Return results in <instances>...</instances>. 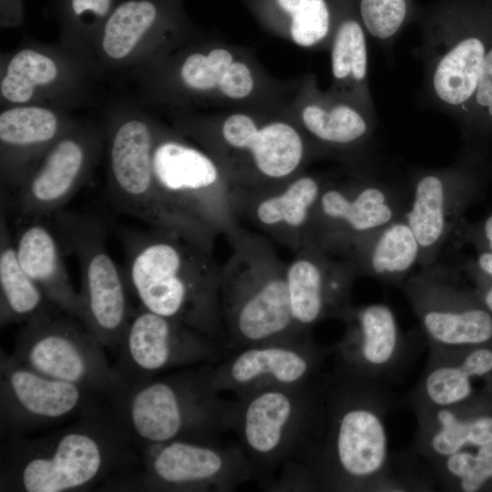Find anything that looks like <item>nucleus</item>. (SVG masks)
<instances>
[{"label": "nucleus", "instance_id": "nucleus-1", "mask_svg": "<svg viewBox=\"0 0 492 492\" xmlns=\"http://www.w3.org/2000/svg\"><path fill=\"white\" fill-rule=\"evenodd\" d=\"M401 406L391 386L332 366L325 392V426L312 456L276 482L274 492L393 491V455L385 420Z\"/></svg>", "mask_w": 492, "mask_h": 492}, {"label": "nucleus", "instance_id": "nucleus-2", "mask_svg": "<svg viewBox=\"0 0 492 492\" xmlns=\"http://www.w3.org/2000/svg\"><path fill=\"white\" fill-rule=\"evenodd\" d=\"M122 79L132 86L131 99L161 111L285 106L297 83L270 74L251 48L203 34Z\"/></svg>", "mask_w": 492, "mask_h": 492}, {"label": "nucleus", "instance_id": "nucleus-3", "mask_svg": "<svg viewBox=\"0 0 492 492\" xmlns=\"http://www.w3.org/2000/svg\"><path fill=\"white\" fill-rule=\"evenodd\" d=\"M287 105L163 113L213 158L232 190L260 191L284 184L320 159Z\"/></svg>", "mask_w": 492, "mask_h": 492}, {"label": "nucleus", "instance_id": "nucleus-4", "mask_svg": "<svg viewBox=\"0 0 492 492\" xmlns=\"http://www.w3.org/2000/svg\"><path fill=\"white\" fill-rule=\"evenodd\" d=\"M125 276L141 306L180 322L224 347L221 267L213 251L176 232L121 231Z\"/></svg>", "mask_w": 492, "mask_h": 492}, {"label": "nucleus", "instance_id": "nucleus-5", "mask_svg": "<svg viewBox=\"0 0 492 492\" xmlns=\"http://www.w3.org/2000/svg\"><path fill=\"white\" fill-rule=\"evenodd\" d=\"M1 460V491L85 490L130 460L116 416L87 411L78 424L41 439L15 436Z\"/></svg>", "mask_w": 492, "mask_h": 492}, {"label": "nucleus", "instance_id": "nucleus-6", "mask_svg": "<svg viewBox=\"0 0 492 492\" xmlns=\"http://www.w3.org/2000/svg\"><path fill=\"white\" fill-rule=\"evenodd\" d=\"M328 372L296 386L235 397L232 432L265 491L312 456L324 432Z\"/></svg>", "mask_w": 492, "mask_h": 492}, {"label": "nucleus", "instance_id": "nucleus-7", "mask_svg": "<svg viewBox=\"0 0 492 492\" xmlns=\"http://www.w3.org/2000/svg\"><path fill=\"white\" fill-rule=\"evenodd\" d=\"M227 238L231 254L220 282L225 352L312 335L294 321L287 265L272 241L241 224Z\"/></svg>", "mask_w": 492, "mask_h": 492}, {"label": "nucleus", "instance_id": "nucleus-8", "mask_svg": "<svg viewBox=\"0 0 492 492\" xmlns=\"http://www.w3.org/2000/svg\"><path fill=\"white\" fill-rule=\"evenodd\" d=\"M212 372L213 364H201L124 384L110 395L115 416L145 446L181 438H220L232 432L235 400L220 395Z\"/></svg>", "mask_w": 492, "mask_h": 492}, {"label": "nucleus", "instance_id": "nucleus-9", "mask_svg": "<svg viewBox=\"0 0 492 492\" xmlns=\"http://www.w3.org/2000/svg\"><path fill=\"white\" fill-rule=\"evenodd\" d=\"M153 172L161 203L173 231L213 251L220 235L239 225L231 187L213 158L161 121L154 149Z\"/></svg>", "mask_w": 492, "mask_h": 492}, {"label": "nucleus", "instance_id": "nucleus-10", "mask_svg": "<svg viewBox=\"0 0 492 492\" xmlns=\"http://www.w3.org/2000/svg\"><path fill=\"white\" fill-rule=\"evenodd\" d=\"M331 176L312 217L306 244L344 258L362 239L405 216L409 183L386 179L377 166Z\"/></svg>", "mask_w": 492, "mask_h": 492}, {"label": "nucleus", "instance_id": "nucleus-11", "mask_svg": "<svg viewBox=\"0 0 492 492\" xmlns=\"http://www.w3.org/2000/svg\"><path fill=\"white\" fill-rule=\"evenodd\" d=\"M146 108L131 98L110 101L103 108L108 189L120 211L152 228L173 231L153 172V149L161 120Z\"/></svg>", "mask_w": 492, "mask_h": 492}, {"label": "nucleus", "instance_id": "nucleus-12", "mask_svg": "<svg viewBox=\"0 0 492 492\" xmlns=\"http://www.w3.org/2000/svg\"><path fill=\"white\" fill-rule=\"evenodd\" d=\"M102 82L93 67L59 41L30 37L0 56V107L49 105L72 111L97 107Z\"/></svg>", "mask_w": 492, "mask_h": 492}, {"label": "nucleus", "instance_id": "nucleus-13", "mask_svg": "<svg viewBox=\"0 0 492 492\" xmlns=\"http://www.w3.org/2000/svg\"><path fill=\"white\" fill-rule=\"evenodd\" d=\"M201 34L182 0H123L98 32L90 63L102 81L122 78Z\"/></svg>", "mask_w": 492, "mask_h": 492}, {"label": "nucleus", "instance_id": "nucleus-14", "mask_svg": "<svg viewBox=\"0 0 492 492\" xmlns=\"http://www.w3.org/2000/svg\"><path fill=\"white\" fill-rule=\"evenodd\" d=\"M429 349L492 343V313L458 266L436 261L400 286Z\"/></svg>", "mask_w": 492, "mask_h": 492}, {"label": "nucleus", "instance_id": "nucleus-15", "mask_svg": "<svg viewBox=\"0 0 492 492\" xmlns=\"http://www.w3.org/2000/svg\"><path fill=\"white\" fill-rule=\"evenodd\" d=\"M55 217L80 266V321L102 346H118L130 321L128 282L108 251L105 226L88 215L59 210Z\"/></svg>", "mask_w": 492, "mask_h": 492}, {"label": "nucleus", "instance_id": "nucleus-16", "mask_svg": "<svg viewBox=\"0 0 492 492\" xmlns=\"http://www.w3.org/2000/svg\"><path fill=\"white\" fill-rule=\"evenodd\" d=\"M479 151L466 150L451 165L418 169L409 178L410 201L405 219L420 245L419 267L438 261L488 180Z\"/></svg>", "mask_w": 492, "mask_h": 492}, {"label": "nucleus", "instance_id": "nucleus-17", "mask_svg": "<svg viewBox=\"0 0 492 492\" xmlns=\"http://www.w3.org/2000/svg\"><path fill=\"white\" fill-rule=\"evenodd\" d=\"M287 109L320 159H337L347 169L376 166L375 111L321 89L313 74L297 78Z\"/></svg>", "mask_w": 492, "mask_h": 492}, {"label": "nucleus", "instance_id": "nucleus-18", "mask_svg": "<svg viewBox=\"0 0 492 492\" xmlns=\"http://www.w3.org/2000/svg\"><path fill=\"white\" fill-rule=\"evenodd\" d=\"M18 364L50 378L112 395L124 382L111 367L102 345L84 327L49 312L26 322L15 353Z\"/></svg>", "mask_w": 492, "mask_h": 492}, {"label": "nucleus", "instance_id": "nucleus-19", "mask_svg": "<svg viewBox=\"0 0 492 492\" xmlns=\"http://www.w3.org/2000/svg\"><path fill=\"white\" fill-rule=\"evenodd\" d=\"M341 321L344 331L333 344V366L389 386L405 377L425 340L419 328L405 333L384 303L353 305Z\"/></svg>", "mask_w": 492, "mask_h": 492}, {"label": "nucleus", "instance_id": "nucleus-20", "mask_svg": "<svg viewBox=\"0 0 492 492\" xmlns=\"http://www.w3.org/2000/svg\"><path fill=\"white\" fill-rule=\"evenodd\" d=\"M143 487L150 491L231 492L251 481L238 441L175 439L146 446Z\"/></svg>", "mask_w": 492, "mask_h": 492}, {"label": "nucleus", "instance_id": "nucleus-21", "mask_svg": "<svg viewBox=\"0 0 492 492\" xmlns=\"http://www.w3.org/2000/svg\"><path fill=\"white\" fill-rule=\"evenodd\" d=\"M491 34L475 24L447 20L428 27L422 40L425 96L459 123L476 93Z\"/></svg>", "mask_w": 492, "mask_h": 492}, {"label": "nucleus", "instance_id": "nucleus-22", "mask_svg": "<svg viewBox=\"0 0 492 492\" xmlns=\"http://www.w3.org/2000/svg\"><path fill=\"white\" fill-rule=\"evenodd\" d=\"M118 346L114 368L124 384L145 382L178 367L215 364L226 354L210 336L143 307L130 318Z\"/></svg>", "mask_w": 492, "mask_h": 492}, {"label": "nucleus", "instance_id": "nucleus-23", "mask_svg": "<svg viewBox=\"0 0 492 492\" xmlns=\"http://www.w3.org/2000/svg\"><path fill=\"white\" fill-rule=\"evenodd\" d=\"M333 345L316 343L313 336L254 344L228 352L213 364L212 380L221 392L236 398L315 381L328 371Z\"/></svg>", "mask_w": 492, "mask_h": 492}, {"label": "nucleus", "instance_id": "nucleus-24", "mask_svg": "<svg viewBox=\"0 0 492 492\" xmlns=\"http://www.w3.org/2000/svg\"><path fill=\"white\" fill-rule=\"evenodd\" d=\"M102 118H79L17 189L14 206L29 219L61 210L88 180L104 151Z\"/></svg>", "mask_w": 492, "mask_h": 492}, {"label": "nucleus", "instance_id": "nucleus-25", "mask_svg": "<svg viewBox=\"0 0 492 492\" xmlns=\"http://www.w3.org/2000/svg\"><path fill=\"white\" fill-rule=\"evenodd\" d=\"M331 175L309 172L265 190L231 189L234 214L260 234L296 252L307 243L314 208Z\"/></svg>", "mask_w": 492, "mask_h": 492}, {"label": "nucleus", "instance_id": "nucleus-26", "mask_svg": "<svg viewBox=\"0 0 492 492\" xmlns=\"http://www.w3.org/2000/svg\"><path fill=\"white\" fill-rule=\"evenodd\" d=\"M286 276L292 316L303 332L312 333L327 319L341 321L353 306L352 290L359 275L346 258L305 244L287 265Z\"/></svg>", "mask_w": 492, "mask_h": 492}, {"label": "nucleus", "instance_id": "nucleus-27", "mask_svg": "<svg viewBox=\"0 0 492 492\" xmlns=\"http://www.w3.org/2000/svg\"><path fill=\"white\" fill-rule=\"evenodd\" d=\"M1 426L11 433L47 425L87 408L89 390L38 374L1 354Z\"/></svg>", "mask_w": 492, "mask_h": 492}, {"label": "nucleus", "instance_id": "nucleus-28", "mask_svg": "<svg viewBox=\"0 0 492 492\" xmlns=\"http://www.w3.org/2000/svg\"><path fill=\"white\" fill-rule=\"evenodd\" d=\"M67 108L39 104L2 108L0 178L18 189L51 147L80 118Z\"/></svg>", "mask_w": 492, "mask_h": 492}, {"label": "nucleus", "instance_id": "nucleus-29", "mask_svg": "<svg viewBox=\"0 0 492 492\" xmlns=\"http://www.w3.org/2000/svg\"><path fill=\"white\" fill-rule=\"evenodd\" d=\"M492 390V343L429 349L423 373L403 397L414 413L454 405Z\"/></svg>", "mask_w": 492, "mask_h": 492}, {"label": "nucleus", "instance_id": "nucleus-30", "mask_svg": "<svg viewBox=\"0 0 492 492\" xmlns=\"http://www.w3.org/2000/svg\"><path fill=\"white\" fill-rule=\"evenodd\" d=\"M414 414L417 426L408 452L425 465L492 442V390Z\"/></svg>", "mask_w": 492, "mask_h": 492}, {"label": "nucleus", "instance_id": "nucleus-31", "mask_svg": "<svg viewBox=\"0 0 492 492\" xmlns=\"http://www.w3.org/2000/svg\"><path fill=\"white\" fill-rule=\"evenodd\" d=\"M15 248L21 267L51 304L80 320L79 293L72 285L59 245L51 231L38 219H34L20 229Z\"/></svg>", "mask_w": 492, "mask_h": 492}, {"label": "nucleus", "instance_id": "nucleus-32", "mask_svg": "<svg viewBox=\"0 0 492 492\" xmlns=\"http://www.w3.org/2000/svg\"><path fill=\"white\" fill-rule=\"evenodd\" d=\"M272 34L308 50H328L341 8L330 0H245Z\"/></svg>", "mask_w": 492, "mask_h": 492}, {"label": "nucleus", "instance_id": "nucleus-33", "mask_svg": "<svg viewBox=\"0 0 492 492\" xmlns=\"http://www.w3.org/2000/svg\"><path fill=\"white\" fill-rule=\"evenodd\" d=\"M420 253L419 242L403 216L362 239L344 258L359 276L399 287L419 265Z\"/></svg>", "mask_w": 492, "mask_h": 492}, {"label": "nucleus", "instance_id": "nucleus-34", "mask_svg": "<svg viewBox=\"0 0 492 492\" xmlns=\"http://www.w3.org/2000/svg\"><path fill=\"white\" fill-rule=\"evenodd\" d=\"M349 7L340 9L328 47L332 85L330 89L375 111L368 81L366 31Z\"/></svg>", "mask_w": 492, "mask_h": 492}, {"label": "nucleus", "instance_id": "nucleus-35", "mask_svg": "<svg viewBox=\"0 0 492 492\" xmlns=\"http://www.w3.org/2000/svg\"><path fill=\"white\" fill-rule=\"evenodd\" d=\"M52 305L40 287L21 267L5 217L0 225V321L1 325L29 321L49 312Z\"/></svg>", "mask_w": 492, "mask_h": 492}, {"label": "nucleus", "instance_id": "nucleus-36", "mask_svg": "<svg viewBox=\"0 0 492 492\" xmlns=\"http://www.w3.org/2000/svg\"><path fill=\"white\" fill-rule=\"evenodd\" d=\"M122 1L52 0L58 41L91 65L95 39L107 18Z\"/></svg>", "mask_w": 492, "mask_h": 492}, {"label": "nucleus", "instance_id": "nucleus-37", "mask_svg": "<svg viewBox=\"0 0 492 492\" xmlns=\"http://www.w3.org/2000/svg\"><path fill=\"white\" fill-rule=\"evenodd\" d=\"M436 488L444 491H492V442L461 450L425 465Z\"/></svg>", "mask_w": 492, "mask_h": 492}, {"label": "nucleus", "instance_id": "nucleus-38", "mask_svg": "<svg viewBox=\"0 0 492 492\" xmlns=\"http://www.w3.org/2000/svg\"><path fill=\"white\" fill-rule=\"evenodd\" d=\"M357 15L367 35L387 46L406 21L408 0H358Z\"/></svg>", "mask_w": 492, "mask_h": 492}, {"label": "nucleus", "instance_id": "nucleus-39", "mask_svg": "<svg viewBox=\"0 0 492 492\" xmlns=\"http://www.w3.org/2000/svg\"><path fill=\"white\" fill-rule=\"evenodd\" d=\"M459 124L466 138L492 133V34L476 93Z\"/></svg>", "mask_w": 492, "mask_h": 492}, {"label": "nucleus", "instance_id": "nucleus-40", "mask_svg": "<svg viewBox=\"0 0 492 492\" xmlns=\"http://www.w3.org/2000/svg\"><path fill=\"white\" fill-rule=\"evenodd\" d=\"M460 267L492 313V251L478 250L474 258L466 259Z\"/></svg>", "mask_w": 492, "mask_h": 492}, {"label": "nucleus", "instance_id": "nucleus-41", "mask_svg": "<svg viewBox=\"0 0 492 492\" xmlns=\"http://www.w3.org/2000/svg\"><path fill=\"white\" fill-rule=\"evenodd\" d=\"M453 237L456 245L470 244L476 251H492V212L478 222H469L465 218Z\"/></svg>", "mask_w": 492, "mask_h": 492}, {"label": "nucleus", "instance_id": "nucleus-42", "mask_svg": "<svg viewBox=\"0 0 492 492\" xmlns=\"http://www.w3.org/2000/svg\"><path fill=\"white\" fill-rule=\"evenodd\" d=\"M25 17L24 0H0V26L16 28L23 25Z\"/></svg>", "mask_w": 492, "mask_h": 492}]
</instances>
